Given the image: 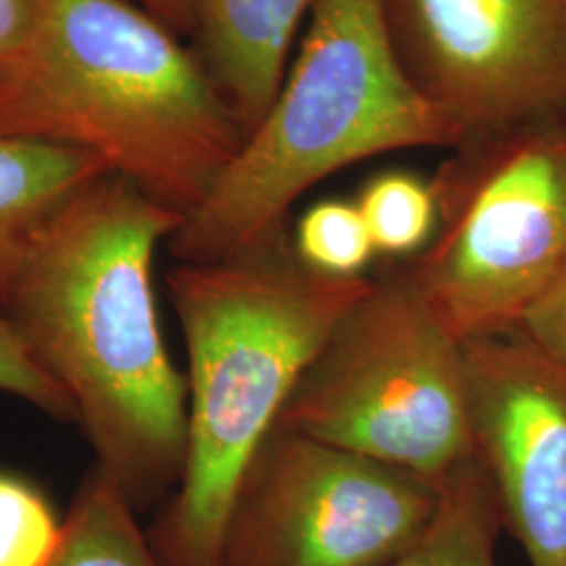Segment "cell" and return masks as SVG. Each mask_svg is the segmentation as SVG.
<instances>
[{
    "instance_id": "1",
    "label": "cell",
    "mask_w": 566,
    "mask_h": 566,
    "mask_svg": "<svg viewBox=\"0 0 566 566\" xmlns=\"http://www.w3.org/2000/svg\"><path fill=\"white\" fill-rule=\"evenodd\" d=\"M179 212L116 175L44 223L0 294V313L67 392L95 465L142 514L177 489L187 385L158 317L154 263Z\"/></svg>"
},
{
    "instance_id": "2",
    "label": "cell",
    "mask_w": 566,
    "mask_h": 566,
    "mask_svg": "<svg viewBox=\"0 0 566 566\" xmlns=\"http://www.w3.org/2000/svg\"><path fill=\"white\" fill-rule=\"evenodd\" d=\"M371 283L308 269L285 229L238 256L168 273L187 346V446L179 485L145 528L164 566H221L248 465Z\"/></svg>"
},
{
    "instance_id": "3",
    "label": "cell",
    "mask_w": 566,
    "mask_h": 566,
    "mask_svg": "<svg viewBox=\"0 0 566 566\" xmlns=\"http://www.w3.org/2000/svg\"><path fill=\"white\" fill-rule=\"evenodd\" d=\"M0 130L91 151L182 219L243 142L203 60L126 0H39L28 60L0 88Z\"/></svg>"
},
{
    "instance_id": "4",
    "label": "cell",
    "mask_w": 566,
    "mask_h": 566,
    "mask_svg": "<svg viewBox=\"0 0 566 566\" xmlns=\"http://www.w3.org/2000/svg\"><path fill=\"white\" fill-rule=\"evenodd\" d=\"M282 86L203 202L168 240L179 263H217L285 229L315 182L411 147H462L465 135L405 70L385 0H315Z\"/></svg>"
},
{
    "instance_id": "5",
    "label": "cell",
    "mask_w": 566,
    "mask_h": 566,
    "mask_svg": "<svg viewBox=\"0 0 566 566\" xmlns=\"http://www.w3.org/2000/svg\"><path fill=\"white\" fill-rule=\"evenodd\" d=\"M277 426L443 486L474 455L464 343L401 266L388 271L332 329Z\"/></svg>"
},
{
    "instance_id": "6",
    "label": "cell",
    "mask_w": 566,
    "mask_h": 566,
    "mask_svg": "<svg viewBox=\"0 0 566 566\" xmlns=\"http://www.w3.org/2000/svg\"><path fill=\"white\" fill-rule=\"evenodd\" d=\"M432 187L439 233L405 275L462 343L514 332L566 266V126L465 143Z\"/></svg>"
},
{
    "instance_id": "7",
    "label": "cell",
    "mask_w": 566,
    "mask_h": 566,
    "mask_svg": "<svg viewBox=\"0 0 566 566\" xmlns=\"http://www.w3.org/2000/svg\"><path fill=\"white\" fill-rule=\"evenodd\" d=\"M441 489L275 424L245 470L221 566H388L430 525Z\"/></svg>"
},
{
    "instance_id": "8",
    "label": "cell",
    "mask_w": 566,
    "mask_h": 566,
    "mask_svg": "<svg viewBox=\"0 0 566 566\" xmlns=\"http://www.w3.org/2000/svg\"><path fill=\"white\" fill-rule=\"evenodd\" d=\"M407 74L465 135L566 109V0H385Z\"/></svg>"
},
{
    "instance_id": "9",
    "label": "cell",
    "mask_w": 566,
    "mask_h": 566,
    "mask_svg": "<svg viewBox=\"0 0 566 566\" xmlns=\"http://www.w3.org/2000/svg\"><path fill=\"white\" fill-rule=\"evenodd\" d=\"M474 455L528 566H566V367L523 334L464 343Z\"/></svg>"
},
{
    "instance_id": "10",
    "label": "cell",
    "mask_w": 566,
    "mask_h": 566,
    "mask_svg": "<svg viewBox=\"0 0 566 566\" xmlns=\"http://www.w3.org/2000/svg\"><path fill=\"white\" fill-rule=\"evenodd\" d=\"M315 0H202L203 63L243 139L263 120L287 72V55Z\"/></svg>"
},
{
    "instance_id": "11",
    "label": "cell",
    "mask_w": 566,
    "mask_h": 566,
    "mask_svg": "<svg viewBox=\"0 0 566 566\" xmlns=\"http://www.w3.org/2000/svg\"><path fill=\"white\" fill-rule=\"evenodd\" d=\"M105 175L81 147L0 130V294L44 223Z\"/></svg>"
},
{
    "instance_id": "12",
    "label": "cell",
    "mask_w": 566,
    "mask_h": 566,
    "mask_svg": "<svg viewBox=\"0 0 566 566\" xmlns=\"http://www.w3.org/2000/svg\"><path fill=\"white\" fill-rule=\"evenodd\" d=\"M502 507L483 464L472 455L441 489L434 518L388 566H495Z\"/></svg>"
},
{
    "instance_id": "13",
    "label": "cell",
    "mask_w": 566,
    "mask_h": 566,
    "mask_svg": "<svg viewBox=\"0 0 566 566\" xmlns=\"http://www.w3.org/2000/svg\"><path fill=\"white\" fill-rule=\"evenodd\" d=\"M51 566H164L139 525V512L97 465L67 507L65 539Z\"/></svg>"
},
{
    "instance_id": "14",
    "label": "cell",
    "mask_w": 566,
    "mask_h": 566,
    "mask_svg": "<svg viewBox=\"0 0 566 566\" xmlns=\"http://www.w3.org/2000/svg\"><path fill=\"white\" fill-rule=\"evenodd\" d=\"M357 208L364 217L376 254L416 259L432 242L439 203L432 182L409 172H382L367 181Z\"/></svg>"
},
{
    "instance_id": "15",
    "label": "cell",
    "mask_w": 566,
    "mask_h": 566,
    "mask_svg": "<svg viewBox=\"0 0 566 566\" xmlns=\"http://www.w3.org/2000/svg\"><path fill=\"white\" fill-rule=\"evenodd\" d=\"M65 539V518L41 486L0 470V566H51Z\"/></svg>"
},
{
    "instance_id": "16",
    "label": "cell",
    "mask_w": 566,
    "mask_h": 566,
    "mask_svg": "<svg viewBox=\"0 0 566 566\" xmlns=\"http://www.w3.org/2000/svg\"><path fill=\"white\" fill-rule=\"evenodd\" d=\"M296 256L329 277H361L378 256L355 202L325 200L308 208L292 238Z\"/></svg>"
},
{
    "instance_id": "17",
    "label": "cell",
    "mask_w": 566,
    "mask_h": 566,
    "mask_svg": "<svg viewBox=\"0 0 566 566\" xmlns=\"http://www.w3.org/2000/svg\"><path fill=\"white\" fill-rule=\"evenodd\" d=\"M0 392L39 409L61 424H76L67 392L23 344L13 325L0 313Z\"/></svg>"
},
{
    "instance_id": "18",
    "label": "cell",
    "mask_w": 566,
    "mask_h": 566,
    "mask_svg": "<svg viewBox=\"0 0 566 566\" xmlns=\"http://www.w3.org/2000/svg\"><path fill=\"white\" fill-rule=\"evenodd\" d=\"M514 332L566 367V266Z\"/></svg>"
},
{
    "instance_id": "19",
    "label": "cell",
    "mask_w": 566,
    "mask_h": 566,
    "mask_svg": "<svg viewBox=\"0 0 566 566\" xmlns=\"http://www.w3.org/2000/svg\"><path fill=\"white\" fill-rule=\"evenodd\" d=\"M39 23V0H0V88L28 60Z\"/></svg>"
},
{
    "instance_id": "20",
    "label": "cell",
    "mask_w": 566,
    "mask_h": 566,
    "mask_svg": "<svg viewBox=\"0 0 566 566\" xmlns=\"http://www.w3.org/2000/svg\"><path fill=\"white\" fill-rule=\"evenodd\" d=\"M149 13L151 18L163 21L172 32L193 34L200 25V7L202 0H126Z\"/></svg>"
}]
</instances>
